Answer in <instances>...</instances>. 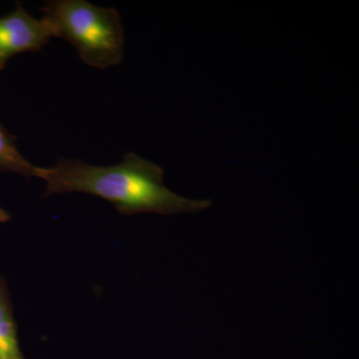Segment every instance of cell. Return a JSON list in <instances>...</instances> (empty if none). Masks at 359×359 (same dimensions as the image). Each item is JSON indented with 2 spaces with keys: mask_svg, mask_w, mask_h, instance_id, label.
I'll use <instances>...</instances> for the list:
<instances>
[{
  "mask_svg": "<svg viewBox=\"0 0 359 359\" xmlns=\"http://www.w3.org/2000/svg\"><path fill=\"white\" fill-rule=\"evenodd\" d=\"M16 140L18 138L0 124V171L13 172L28 178L37 177L39 167L34 166L21 154L16 146Z\"/></svg>",
  "mask_w": 359,
  "mask_h": 359,
  "instance_id": "obj_5",
  "label": "cell"
},
{
  "mask_svg": "<svg viewBox=\"0 0 359 359\" xmlns=\"http://www.w3.org/2000/svg\"><path fill=\"white\" fill-rule=\"evenodd\" d=\"M164 170L134 153L121 163L93 166L84 161L60 159L50 168L39 167L36 178L45 181L43 197L84 193L111 203L120 214L168 215L197 212L211 207L210 200H192L177 195L164 185Z\"/></svg>",
  "mask_w": 359,
  "mask_h": 359,
  "instance_id": "obj_1",
  "label": "cell"
},
{
  "mask_svg": "<svg viewBox=\"0 0 359 359\" xmlns=\"http://www.w3.org/2000/svg\"><path fill=\"white\" fill-rule=\"evenodd\" d=\"M11 217L9 212L0 208V224L7 223L11 221Z\"/></svg>",
  "mask_w": 359,
  "mask_h": 359,
  "instance_id": "obj_6",
  "label": "cell"
},
{
  "mask_svg": "<svg viewBox=\"0 0 359 359\" xmlns=\"http://www.w3.org/2000/svg\"><path fill=\"white\" fill-rule=\"evenodd\" d=\"M51 37L49 23L33 18L16 2L13 13L0 18V70L18 54L42 50Z\"/></svg>",
  "mask_w": 359,
  "mask_h": 359,
  "instance_id": "obj_3",
  "label": "cell"
},
{
  "mask_svg": "<svg viewBox=\"0 0 359 359\" xmlns=\"http://www.w3.org/2000/svg\"><path fill=\"white\" fill-rule=\"evenodd\" d=\"M39 9L53 37L70 42L87 65L106 69L122 62L124 29L117 9L85 0H51Z\"/></svg>",
  "mask_w": 359,
  "mask_h": 359,
  "instance_id": "obj_2",
  "label": "cell"
},
{
  "mask_svg": "<svg viewBox=\"0 0 359 359\" xmlns=\"http://www.w3.org/2000/svg\"><path fill=\"white\" fill-rule=\"evenodd\" d=\"M0 359H25L6 280L0 276Z\"/></svg>",
  "mask_w": 359,
  "mask_h": 359,
  "instance_id": "obj_4",
  "label": "cell"
}]
</instances>
